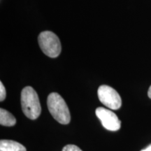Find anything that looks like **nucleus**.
Wrapping results in <instances>:
<instances>
[{"label":"nucleus","instance_id":"1","mask_svg":"<svg viewBox=\"0 0 151 151\" xmlns=\"http://www.w3.org/2000/svg\"><path fill=\"white\" fill-rule=\"evenodd\" d=\"M21 106L22 112L28 118L35 120L39 118L41 112V107L39 96L33 88L27 86L21 92Z\"/></svg>","mask_w":151,"mask_h":151},{"label":"nucleus","instance_id":"2","mask_svg":"<svg viewBox=\"0 0 151 151\" xmlns=\"http://www.w3.org/2000/svg\"><path fill=\"white\" fill-rule=\"evenodd\" d=\"M47 106L51 116L59 123L67 124L71 121L70 111L65 99L56 92H52L47 99Z\"/></svg>","mask_w":151,"mask_h":151},{"label":"nucleus","instance_id":"3","mask_svg":"<svg viewBox=\"0 0 151 151\" xmlns=\"http://www.w3.org/2000/svg\"><path fill=\"white\" fill-rule=\"evenodd\" d=\"M38 41L41 50L47 56L55 58L60 55L62 50L61 43L55 33L50 31L43 32L39 35Z\"/></svg>","mask_w":151,"mask_h":151},{"label":"nucleus","instance_id":"4","mask_svg":"<svg viewBox=\"0 0 151 151\" xmlns=\"http://www.w3.org/2000/svg\"><path fill=\"white\" fill-rule=\"evenodd\" d=\"M99 101L107 108L118 110L121 107L122 99L120 94L111 87L103 85L99 86L97 90Z\"/></svg>","mask_w":151,"mask_h":151},{"label":"nucleus","instance_id":"5","mask_svg":"<svg viewBox=\"0 0 151 151\" xmlns=\"http://www.w3.org/2000/svg\"><path fill=\"white\" fill-rule=\"evenodd\" d=\"M96 116L101 122L103 127L109 131H118L121 127V122L117 115L109 109L99 107L96 109Z\"/></svg>","mask_w":151,"mask_h":151},{"label":"nucleus","instance_id":"6","mask_svg":"<svg viewBox=\"0 0 151 151\" xmlns=\"http://www.w3.org/2000/svg\"><path fill=\"white\" fill-rule=\"evenodd\" d=\"M0 151H27L21 143L12 140H1Z\"/></svg>","mask_w":151,"mask_h":151},{"label":"nucleus","instance_id":"7","mask_svg":"<svg viewBox=\"0 0 151 151\" xmlns=\"http://www.w3.org/2000/svg\"><path fill=\"white\" fill-rule=\"evenodd\" d=\"M16 123V118L10 112L4 109H0V124L1 125L12 127Z\"/></svg>","mask_w":151,"mask_h":151},{"label":"nucleus","instance_id":"8","mask_svg":"<svg viewBox=\"0 0 151 151\" xmlns=\"http://www.w3.org/2000/svg\"><path fill=\"white\" fill-rule=\"evenodd\" d=\"M62 151H83L81 149L76 145L69 144L64 147Z\"/></svg>","mask_w":151,"mask_h":151},{"label":"nucleus","instance_id":"9","mask_svg":"<svg viewBox=\"0 0 151 151\" xmlns=\"http://www.w3.org/2000/svg\"><path fill=\"white\" fill-rule=\"evenodd\" d=\"M6 96V92L5 87L4 86L3 83L0 82V101H3L5 99Z\"/></svg>","mask_w":151,"mask_h":151},{"label":"nucleus","instance_id":"10","mask_svg":"<svg viewBox=\"0 0 151 151\" xmlns=\"http://www.w3.org/2000/svg\"><path fill=\"white\" fill-rule=\"evenodd\" d=\"M141 151H151V144L149 145V146L147 147L146 149H143V150Z\"/></svg>","mask_w":151,"mask_h":151},{"label":"nucleus","instance_id":"11","mask_svg":"<svg viewBox=\"0 0 151 151\" xmlns=\"http://www.w3.org/2000/svg\"><path fill=\"white\" fill-rule=\"evenodd\" d=\"M148 97L150 98V99H151V86H150V88H149V89H148Z\"/></svg>","mask_w":151,"mask_h":151}]
</instances>
